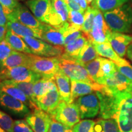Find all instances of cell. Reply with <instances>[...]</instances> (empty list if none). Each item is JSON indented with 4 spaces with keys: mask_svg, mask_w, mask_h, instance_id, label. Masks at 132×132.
Returning a JSON list of instances; mask_svg holds the SVG:
<instances>
[{
    "mask_svg": "<svg viewBox=\"0 0 132 132\" xmlns=\"http://www.w3.org/2000/svg\"><path fill=\"white\" fill-rule=\"evenodd\" d=\"M32 54L40 56H61L64 53L62 46H54L45 41L33 37H22Z\"/></svg>",
    "mask_w": 132,
    "mask_h": 132,
    "instance_id": "obj_6",
    "label": "cell"
},
{
    "mask_svg": "<svg viewBox=\"0 0 132 132\" xmlns=\"http://www.w3.org/2000/svg\"><path fill=\"white\" fill-rule=\"evenodd\" d=\"M0 108L11 116L15 118H25L31 110L25 104L0 90Z\"/></svg>",
    "mask_w": 132,
    "mask_h": 132,
    "instance_id": "obj_8",
    "label": "cell"
},
{
    "mask_svg": "<svg viewBox=\"0 0 132 132\" xmlns=\"http://www.w3.org/2000/svg\"><path fill=\"white\" fill-rule=\"evenodd\" d=\"M5 40L14 50L24 53L32 54L30 48L23 40L22 37L16 35L11 30L7 29L6 37H5Z\"/></svg>",
    "mask_w": 132,
    "mask_h": 132,
    "instance_id": "obj_26",
    "label": "cell"
},
{
    "mask_svg": "<svg viewBox=\"0 0 132 132\" xmlns=\"http://www.w3.org/2000/svg\"><path fill=\"white\" fill-rule=\"evenodd\" d=\"M0 132H7V131H5V130L3 129L2 127H0Z\"/></svg>",
    "mask_w": 132,
    "mask_h": 132,
    "instance_id": "obj_49",
    "label": "cell"
},
{
    "mask_svg": "<svg viewBox=\"0 0 132 132\" xmlns=\"http://www.w3.org/2000/svg\"><path fill=\"white\" fill-rule=\"evenodd\" d=\"M7 29L21 37H33L41 39L40 29L31 28L17 21H8Z\"/></svg>",
    "mask_w": 132,
    "mask_h": 132,
    "instance_id": "obj_22",
    "label": "cell"
},
{
    "mask_svg": "<svg viewBox=\"0 0 132 132\" xmlns=\"http://www.w3.org/2000/svg\"><path fill=\"white\" fill-rule=\"evenodd\" d=\"M53 119L70 128L80 121L79 110L75 103L60 102L58 106L52 115Z\"/></svg>",
    "mask_w": 132,
    "mask_h": 132,
    "instance_id": "obj_5",
    "label": "cell"
},
{
    "mask_svg": "<svg viewBox=\"0 0 132 132\" xmlns=\"http://www.w3.org/2000/svg\"><path fill=\"white\" fill-rule=\"evenodd\" d=\"M115 64L118 71L132 81V66L129 62L123 59L122 62L115 63Z\"/></svg>",
    "mask_w": 132,
    "mask_h": 132,
    "instance_id": "obj_37",
    "label": "cell"
},
{
    "mask_svg": "<svg viewBox=\"0 0 132 132\" xmlns=\"http://www.w3.org/2000/svg\"><path fill=\"white\" fill-rule=\"evenodd\" d=\"M28 57L27 67L44 78L54 79L60 70L59 56L45 57L28 54Z\"/></svg>",
    "mask_w": 132,
    "mask_h": 132,
    "instance_id": "obj_3",
    "label": "cell"
},
{
    "mask_svg": "<svg viewBox=\"0 0 132 132\" xmlns=\"http://www.w3.org/2000/svg\"><path fill=\"white\" fill-rule=\"evenodd\" d=\"M7 18L8 21H17L31 28L40 29L43 24L36 19L26 6L20 3H18L12 12L7 15Z\"/></svg>",
    "mask_w": 132,
    "mask_h": 132,
    "instance_id": "obj_10",
    "label": "cell"
},
{
    "mask_svg": "<svg viewBox=\"0 0 132 132\" xmlns=\"http://www.w3.org/2000/svg\"><path fill=\"white\" fill-rule=\"evenodd\" d=\"M60 70L70 78V80L80 81L94 85L96 83L91 77L84 65L75 59L68 58L63 56H59Z\"/></svg>",
    "mask_w": 132,
    "mask_h": 132,
    "instance_id": "obj_4",
    "label": "cell"
},
{
    "mask_svg": "<svg viewBox=\"0 0 132 132\" xmlns=\"http://www.w3.org/2000/svg\"><path fill=\"white\" fill-rule=\"evenodd\" d=\"M54 80L57 87L61 100L62 101L73 103L71 99V83L70 78L59 70L54 76Z\"/></svg>",
    "mask_w": 132,
    "mask_h": 132,
    "instance_id": "obj_21",
    "label": "cell"
},
{
    "mask_svg": "<svg viewBox=\"0 0 132 132\" xmlns=\"http://www.w3.org/2000/svg\"><path fill=\"white\" fill-rule=\"evenodd\" d=\"M97 9L96 5L94 1L91 4V6H88L85 12V20L81 29L82 32L86 35H88L92 30Z\"/></svg>",
    "mask_w": 132,
    "mask_h": 132,
    "instance_id": "obj_29",
    "label": "cell"
},
{
    "mask_svg": "<svg viewBox=\"0 0 132 132\" xmlns=\"http://www.w3.org/2000/svg\"><path fill=\"white\" fill-rule=\"evenodd\" d=\"M52 119V116L39 108L33 110L25 118L34 132H48Z\"/></svg>",
    "mask_w": 132,
    "mask_h": 132,
    "instance_id": "obj_12",
    "label": "cell"
},
{
    "mask_svg": "<svg viewBox=\"0 0 132 132\" xmlns=\"http://www.w3.org/2000/svg\"><path fill=\"white\" fill-rule=\"evenodd\" d=\"M73 1L80 5V7L85 11H86V10L87 9V7H88V4H87L86 0H73Z\"/></svg>",
    "mask_w": 132,
    "mask_h": 132,
    "instance_id": "obj_46",
    "label": "cell"
},
{
    "mask_svg": "<svg viewBox=\"0 0 132 132\" xmlns=\"http://www.w3.org/2000/svg\"><path fill=\"white\" fill-rule=\"evenodd\" d=\"M14 132H34L25 119H16L14 120Z\"/></svg>",
    "mask_w": 132,
    "mask_h": 132,
    "instance_id": "obj_40",
    "label": "cell"
},
{
    "mask_svg": "<svg viewBox=\"0 0 132 132\" xmlns=\"http://www.w3.org/2000/svg\"><path fill=\"white\" fill-rule=\"evenodd\" d=\"M40 31L42 40L54 46H64V34L60 29L43 23Z\"/></svg>",
    "mask_w": 132,
    "mask_h": 132,
    "instance_id": "obj_19",
    "label": "cell"
},
{
    "mask_svg": "<svg viewBox=\"0 0 132 132\" xmlns=\"http://www.w3.org/2000/svg\"><path fill=\"white\" fill-rule=\"evenodd\" d=\"M25 4L38 20L48 24L52 10V0H29Z\"/></svg>",
    "mask_w": 132,
    "mask_h": 132,
    "instance_id": "obj_14",
    "label": "cell"
},
{
    "mask_svg": "<svg viewBox=\"0 0 132 132\" xmlns=\"http://www.w3.org/2000/svg\"><path fill=\"white\" fill-rule=\"evenodd\" d=\"M48 132H73L72 128L69 127L53 119Z\"/></svg>",
    "mask_w": 132,
    "mask_h": 132,
    "instance_id": "obj_41",
    "label": "cell"
},
{
    "mask_svg": "<svg viewBox=\"0 0 132 132\" xmlns=\"http://www.w3.org/2000/svg\"><path fill=\"white\" fill-rule=\"evenodd\" d=\"M100 63L101 57L98 56L94 60L92 61L89 63L85 65L92 80L97 84H98L100 79Z\"/></svg>",
    "mask_w": 132,
    "mask_h": 132,
    "instance_id": "obj_33",
    "label": "cell"
},
{
    "mask_svg": "<svg viewBox=\"0 0 132 132\" xmlns=\"http://www.w3.org/2000/svg\"><path fill=\"white\" fill-rule=\"evenodd\" d=\"M81 119L94 118L100 112V102L96 93L84 95L75 100Z\"/></svg>",
    "mask_w": 132,
    "mask_h": 132,
    "instance_id": "obj_9",
    "label": "cell"
},
{
    "mask_svg": "<svg viewBox=\"0 0 132 132\" xmlns=\"http://www.w3.org/2000/svg\"><path fill=\"white\" fill-rule=\"evenodd\" d=\"M7 29L6 26H0V42L5 39Z\"/></svg>",
    "mask_w": 132,
    "mask_h": 132,
    "instance_id": "obj_45",
    "label": "cell"
},
{
    "mask_svg": "<svg viewBox=\"0 0 132 132\" xmlns=\"http://www.w3.org/2000/svg\"><path fill=\"white\" fill-rule=\"evenodd\" d=\"M1 64H0V72H1Z\"/></svg>",
    "mask_w": 132,
    "mask_h": 132,
    "instance_id": "obj_51",
    "label": "cell"
},
{
    "mask_svg": "<svg viewBox=\"0 0 132 132\" xmlns=\"http://www.w3.org/2000/svg\"><path fill=\"white\" fill-rule=\"evenodd\" d=\"M19 1H29V0H19Z\"/></svg>",
    "mask_w": 132,
    "mask_h": 132,
    "instance_id": "obj_50",
    "label": "cell"
},
{
    "mask_svg": "<svg viewBox=\"0 0 132 132\" xmlns=\"http://www.w3.org/2000/svg\"><path fill=\"white\" fill-rule=\"evenodd\" d=\"M61 101L58 90L47 93L39 98L36 102L37 107L52 116Z\"/></svg>",
    "mask_w": 132,
    "mask_h": 132,
    "instance_id": "obj_17",
    "label": "cell"
},
{
    "mask_svg": "<svg viewBox=\"0 0 132 132\" xmlns=\"http://www.w3.org/2000/svg\"><path fill=\"white\" fill-rule=\"evenodd\" d=\"M71 99L74 102L79 97L86 95L96 92L102 88L103 85L95 83L94 85L80 81L70 80Z\"/></svg>",
    "mask_w": 132,
    "mask_h": 132,
    "instance_id": "obj_18",
    "label": "cell"
},
{
    "mask_svg": "<svg viewBox=\"0 0 132 132\" xmlns=\"http://www.w3.org/2000/svg\"><path fill=\"white\" fill-rule=\"evenodd\" d=\"M94 1H95V0H86V1L87 3V4H88V5L91 4L92 3H93Z\"/></svg>",
    "mask_w": 132,
    "mask_h": 132,
    "instance_id": "obj_48",
    "label": "cell"
},
{
    "mask_svg": "<svg viewBox=\"0 0 132 132\" xmlns=\"http://www.w3.org/2000/svg\"><path fill=\"white\" fill-rule=\"evenodd\" d=\"M14 123L12 117L0 110V127L7 132H14Z\"/></svg>",
    "mask_w": 132,
    "mask_h": 132,
    "instance_id": "obj_36",
    "label": "cell"
},
{
    "mask_svg": "<svg viewBox=\"0 0 132 132\" xmlns=\"http://www.w3.org/2000/svg\"><path fill=\"white\" fill-rule=\"evenodd\" d=\"M116 105L113 118L118 123L119 132L132 130V85L127 89L115 93Z\"/></svg>",
    "mask_w": 132,
    "mask_h": 132,
    "instance_id": "obj_1",
    "label": "cell"
},
{
    "mask_svg": "<svg viewBox=\"0 0 132 132\" xmlns=\"http://www.w3.org/2000/svg\"><path fill=\"white\" fill-rule=\"evenodd\" d=\"M116 70V64L113 61L101 57L100 79L98 82V85L103 86L105 78L113 75Z\"/></svg>",
    "mask_w": 132,
    "mask_h": 132,
    "instance_id": "obj_30",
    "label": "cell"
},
{
    "mask_svg": "<svg viewBox=\"0 0 132 132\" xmlns=\"http://www.w3.org/2000/svg\"><path fill=\"white\" fill-rule=\"evenodd\" d=\"M56 90H57V87L54 78L46 79L42 78L34 82L33 86V93L35 99V103L38 99L44 95L51 91Z\"/></svg>",
    "mask_w": 132,
    "mask_h": 132,
    "instance_id": "obj_23",
    "label": "cell"
},
{
    "mask_svg": "<svg viewBox=\"0 0 132 132\" xmlns=\"http://www.w3.org/2000/svg\"><path fill=\"white\" fill-rule=\"evenodd\" d=\"M107 39L114 50L120 57L125 56L128 47L132 43V36L111 31L108 34Z\"/></svg>",
    "mask_w": 132,
    "mask_h": 132,
    "instance_id": "obj_15",
    "label": "cell"
},
{
    "mask_svg": "<svg viewBox=\"0 0 132 132\" xmlns=\"http://www.w3.org/2000/svg\"><path fill=\"white\" fill-rule=\"evenodd\" d=\"M13 51L14 50L5 39L0 42V64L1 65L5 59L9 56Z\"/></svg>",
    "mask_w": 132,
    "mask_h": 132,
    "instance_id": "obj_39",
    "label": "cell"
},
{
    "mask_svg": "<svg viewBox=\"0 0 132 132\" xmlns=\"http://www.w3.org/2000/svg\"><path fill=\"white\" fill-rule=\"evenodd\" d=\"M92 44H93L95 50L97 51L98 56L110 59L115 63L120 62L123 60V58L120 57L116 53L109 42L101 43V44L92 43Z\"/></svg>",
    "mask_w": 132,
    "mask_h": 132,
    "instance_id": "obj_27",
    "label": "cell"
},
{
    "mask_svg": "<svg viewBox=\"0 0 132 132\" xmlns=\"http://www.w3.org/2000/svg\"><path fill=\"white\" fill-rule=\"evenodd\" d=\"M97 57H98V54L95 50L93 44L90 40H87L85 45L82 48L81 50L80 51V54L76 61L85 66L92 61L96 59Z\"/></svg>",
    "mask_w": 132,
    "mask_h": 132,
    "instance_id": "obj_28",
    "label": "cell"
},
{
    "mask_svg": "<svg viewBox=\"0 0 132 132\" xmlns=\"http://www.w3.org/2000/svg\"><path fill=\"white\" fill-rule=\"evenodd\" d=\"M64 3L67 5L69 10H72V11H78L82 13H85V11L80 7L78 4H77L73 0H64Z\"/></svg>",
    "mask_w": 132,
    "mask_h": 132,
    "instance_id": "obj_43",
    "label": "cell"
},
{
    "mask_svg": "<svg viewBox=\"0 0 132 132\" xmlns=\"http://www.w3.org/2000/svg\"><path fill=\"white\" fill-rule=\"evenodd\" d=\"M0 90L4 92L7 94L23 102L31 110L38 108L36 104L31 101L30 98L22 90L9 84L6 80L0 81Z\"/></svg>",
    "mask_w": 132,
    "mask_h": 132,
    "instance_id": "obj_20",
    "label": "cell"
},
{
    "mask_svg": "<svg viewBox=\"0 0 132 132\" xmlns=\"http://www.w3.org/2000/svg\"><path fill=\"white\" fill-rule=\"evenodd\" d=\"M69 9L63 0H52V10L48 24L57 29L68 21Z\"/></svg>",
    "mask_w": 132,
    "mask_h": 132,
    "instance_id": "obj_13",
    "label": "cell"
},
{
    "mask_svg": "<svg viewBox=\"0 0 132 132\" xmlns=\"http://www.w3.org/2000/svg\"><path fill=\"white\" fill-rule=\"evenodd\" d=\"M85 20V13L69 10L68 21L74 25L82 27Z\"/></svg>",
    "mask_w": 132,
    "mask_h": 132,
    "instance_id": "obj_38",
    "label": "cell"
},
{
    "mask_svg": "<svg viewBox=\"0 0 132 132\" xmlns=\"http://www.w3.org/2000/svg\"><path fill=\"white\" fill-rule=\"evenodd\" d=\"M128 0H95L97 7L102 12L112 11L128 2Z\"/></svg>",
    "mask_w": 132,
    "mask_h": 132,
    "instance_id": "obj_32",
    "label": "cell"
},
{
    "mask_svg": "<svg viewBox=\"0 0 132 132\" xmlns=\"http://www.w3.org/2000/svg\"><path fill=\"white\" fill-rule=\"evenodd\" d=\"M28 54L14 50L1 64V69H10L19 66H28Z\"/></svg>",
    "mask_w": 132,
    "mask_h": 132,
    "instance_id": "obj_25",
    "label": "cell"
},
{
    "mask_svg": "<svg viewBox=\"0 0 132 132\" xmlns=\"http://www.w3.org/2000/svg\"><path fill=\"white\" fill-rule=\"evenodd\" d=\"M130 132H132V130H131V131H130Z\"/></svg>",
    "mask_w": 132,
    "mask_h": 132,
    "instance_id": "obj_52",
    "label": "cell"
},
{
    "mask_svg": "<svg viewBox=\"0 0 132 132\" xmlns=\"http://www.w3.org/2000/svg\"><path fill=\"white\" fill-rule=\"evenodd\" d=\"M42 77L26 66H19L10 69H2L0 72V81L14 80L19 82H36Z\"/></svg>",
    "mask_w": 132,
    "mask_h": 132,
    "instance_id": "obj_7",
    "label": "cell"
},
{
    "mask_svg": "<svg viewBox=\"0 0 132 132\" xmlns=\"http://www.w3.org/2000/svg\"><path fill=\"white\" fill-rule=\"evenodd\" d=\"M131 2H132V0H131Z\"/></svg>",
    "mask_w": 132,
    "mask_h": 132,
    "instance_id": "obj_53",
    "label": "cell"
},
{
    "mask_svg": "<svg viewBox=\"0 0 132 132\" xmlns=\"http://www.w3.org/2000/svg\"><path fill=\"white\" fill-rule=\"evenodd\" d=\"M95 132H119L118 123L114 119H99L95 121Z\"/></svg>",
    "mask_w": 132,
    "mask_h": 132,
    "instance_id": "obj_31",
    "label": "cell"
},
{
    "mask_svg": "<svg viewBox=\"0 0 132 132\" xmlns=\"http://www.w3.org/2000/svg\"><path fill=\"white\" fill-rule=\"evenodd\" d=\"M126 53L127 57L132 62V43L131 44H130L129 46L128 47Z\"/></svg>",
    "mask_w": 132,
    "mask_h": 132,
    "instance_id": "obj_47",
    "label": "cell"
},
{
    "mask_svg": "<svg viewBox=\"0 0 132 132\" xmlns=\"http://www.w3.org/2000/svg\"><path fill=\"white\" fill-rule=\"evenodd\" d=\"M103 15L107 25L113 32L129 33L132 31V7L128 3L104 12Z\"/></svg>",
    "mask_w": 132,
    "mask_h": 132,
    "instance_id": "obj_2",
    "label": "cell"
},
{
    "mask_svg": "<svg viewBox=\"0 0 132 132\" xmlns=\"http://www.w3.org/2000/svg\"><path fill=\"white\" fill-rule=\"evenodd\" d=\"M7 82L15 86L22 90L28 97L30 98L31 101L35 103L34 93H33V86L34 82H19L14 80H6ZM36 104V103H35Z\"/></svg>",
    "mask_w": 132,
    "mask_h": 132,
    "instance_id": "obj_34",
    "label": "cell"
},
{
    "mask_svg": "<svg viewBox=\"0 0 132 132\" xmlns=\"http://www.w3.org/2000/svg\"><path fill=\"white\" fill-rule=\"evenodd\" d=\"M95 121L90 119L81 120L72 128L73 132H95Z\"/></svg>",
    "mask_w": 132,
    "mask_h": 132,
    "instance_id": "obj_35",
    "label": "cell"
},
{
    "mask_svg": "<svg viewBox=\"0 0 132 132\" xmlns=\"http://www.w3.org/2000/svg\"><path fill=\"white\" fill-rule=\"evenodd\" d=\"M19 3L18 0H0V4L2 5L7 15L12 12Z\"/></svg>",
    "mask_w": 132,
    "mask_h": 132,
    "instance_id": "obj_42",
    "label": "cell"
},
{
    "mask_svg": "<svg viewBox=\"0 0 132 132\" xmlns=\"http://www.w3.org/2000/svg\"><path fill=\"white\" fill-rule=\"evenodd\" d=\"M63 1H64V0H63Z\"/></svg>",
    "mask_w": 132,
    "mask_h": 132,
    "instance_id": "obj_54",
    "label": "cell"
},
{
    "mask_svg": "<svg viewBox=\"0 0 132 132\" xmlns=\"http://www.w3.org/2000/svg\"><path fill=\"white\" fill-rule=\"evenodd\" d=\"M87 40L88 39L86 35L83 33L81 37L75 40L64 46V53L62 56L76 60L80 54V51Z\"/></svg>",
    "mask_w": 132,
    "mask_h": 132,
    "instance_id": "obj_24",
    "label": "cell"
},
{
    "mask_svg": "<svg viewBox=\"0 0 132 132\" xmlns=\"http://www.w3.org/2000/svg\"><path fill=\"white\" fill-rule=\"evenodd\" d=\"M132 85V81L118 70L113 75L105 78L104 85L114 93L123 91Z\"/></svg>",
    "mask_w": 132,
    "mask_h": 132,
    "instance_id": "obj_16",
    "label": "cell"
},
{
    "mask_svg": "<svg viewBox=\"0 0 132 132\" xmlns=\"http://www.w3.org/2000/svg\"><path fill=\"white\" fill-rule=\"evenodd\" d=\"M110 31L111 30L105 21L103 15L97 8L94 20L93 27L89 34L86 35L87 39L92 43L101 44L108 42L107 36Z\"/></svg>",
    "mask_w": 132,
    "mask_h": 132,
    "instance_id": "obj_11",
    "label": "cell"
},
{
    "mask_svg": "<svg viewBox=\"0 0 132 132\" xmlns=\"http://www.w3.org/2000/svg\"><path fill=\"white\" fill-rule=\"evenodd\" d=\"M8 22L7 14L2 5L0 4V26H6Z\"/></svg>",
    "mask_w": 132,
    "mask_h": 132,
    "instance_id": "obj_44",
    "label": "cell"
}]
</instances>
